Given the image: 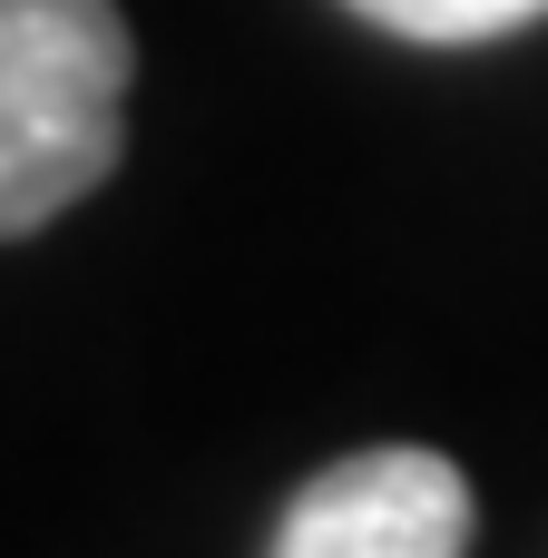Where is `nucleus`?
<instances>
[{
  "label": "nucleus",
  "instance_id": "obj_1",
  "mask_svg": "<svg viewBox=\"0 0 548 558\" xmlns=\"http://www.w3.org/2000/svg\"><path fill=\"white\" fill-rule=\"evenodd\" d=\"M127 137L118 0H0V235L69 216Z\"/></svg>",
  "mask_w": 548,
  "mask_h": 558
},
{
  "label": "nucleus",
  "instance_id": "obj_2",
  "mask_svg": "<svg viewBox=\"0 0 548 558\" xmlns=\"http://www.w3.org/2000/svg\"><path fill=\"white\" fill-rule=\"evenodd\" d=\"M471 549V481L441 451H353L294 490L275 558H461Z\"/></svg>",
  "mask_w": 548,
  "mask_h": 558
},
{
  "label": "nucleus",
  "instance_id": "obj_3",
  "mask_svg": "<svg viewBox=\"0 0 548 558\" xmlns=\"http://www.w3.org/2000/svg\"><path fill=\"white\" fill-rule=\"evenodd\" d=\"M343 10H363L373 29L422 39V49H471V39H510V29L548 20V0H343Z\"/></svg>",
  "mask_w": 548,
  "mask_h": 558
}]
</instances>
